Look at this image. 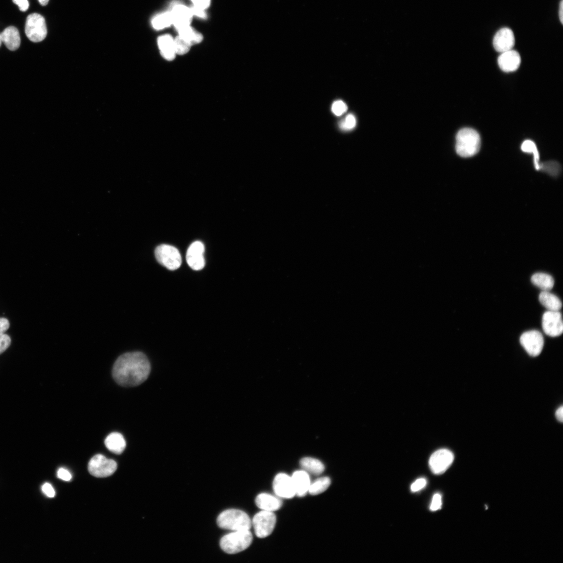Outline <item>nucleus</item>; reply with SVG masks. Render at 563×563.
I'll return each mask as SVG.
<instances>
[{
  "label": "nucleus",
  "mask_w": 563,
  "mask_h": 563,
  "mask_svg": "<svg viewBox=\"0 0 563 563\" xmlns=\"http://www.w3.org/2000/svg\"><path fill=\"white\" fill-rule=\"evenodd\" d=\"M150 363L142 352H133L119 356L115 362L112 371L115 381L123 386H135L142 384L148 378Z\"/></svg>",
  "instance_id": "nucleus-1"
},
{
  "label": "nucleus",
  "mask_w": 563,
  "mask_h": 563,
  "mask_svg": "<svg viewBox=\"0 0 563 563\" xmlns=\"http://www.w3.org/2000/svg\"><path fill=\"white\" fill-rule=\"evenodd\" d=\"M456 151L463 157H469L479 151L481 138L479 133L471 128L461 130L456 135Z\"/></svg>",
  "instance_id": "nucleus-2"
},
{
  "label": "nucleus",
  "mask_w": 563,
  "mask_h": 563,
  "mask_svg": "<svg viewBox=\"0 0 563 563\" xmlns=\"http://www.w3.org/2000/svg\"><path fill=\"white\" fill-rule=\"evenodd\" d=\"M217 524L221 529L233 532L250 531L252 526L249 516L241 510L235 509L222 512L218 517Z\"/></svg>",
  "instance_id": "nucleus-3"
},
{
  "label": "nucleus",
  "mask_w": 563,
  "mask_h": 563,
  "mask_svg": "<svg viewBox=\"0 0 563 563\" xmlns=\"http://www.w3.org/2000/svg\"><path fill=\"white\" fill-rule=\"evenodd\" d=\"M253 541L250 531H235L223 537L220 547L227 554H236L247 549Z\"/></svg>",
  "instance_id": "nucleus-4"
},
{
  "label": "nucleus",
  "mask_w": 563,
  "mask_h": 563,
  "mask_svg": "<svg viewBox=\"0 0 563 563\" xmlns=\"http://www.w3.org/2000/svg\"><path fill=\"white\" fill-rule=\"evenodd\" d=\"M155 256L157 261L170 270H177L181 265V255L179 250L172 246L163 244L157 246Z\"/></svg>",
  "instance_id": "nucleus-5"
},
{
  "label": "nucleus",
  "mask_w": 563,
  "mask_h": 563,
  "mask_svg": "<svg viewBox=\"0 0 563 563\" xmlns=\"http://www.w3.org/2000/svg\"><path fill=\"white\" fill-rule=\"evenodd\" d=\"M25 33L27 38L32 42L39 43L43 41L47 35V28L44 17L38 13H32L28 15L26 22Z\"/></svg>",
  "instance_id": "nucleus-6"
},
{
  "label": "nucleus",
  "mask_w": 563,
  "mask_h": 563,
  "mask_svg": "<svg viewBox=\"0 0 563 563\" xmlns=\"http://www.w3.org/2000/svg\"><path fill=\"white\" fill-rule=\"evenodd\" d=\"M117 467V463L114 460L108 459L101 454H98L90 461L89 470L95 477L105 478L111 476L116 470Z\"/></svg>",
  "instance_id": "nucleus-7"
},
{
  "label": "nucleus",
  "mask_w": 563,
  "mask_h": 563,
  "mask_svg": "<svg viewBox=\"0 0 563 563\" xmlns=\"http://www.w3.org/2000/svg\"><path fill=\"white\" fill-rule=\"evenodd\" d=\"M252 522L256 536L259 538H265L272 533L276 518L272 512L262 511L255 515Z\"/></svg>",
  "instance_id": "nucleus-8"
},
{
  "label": "nucleus",
  "mask_w": 563,
  "mask_h": 563,
  "mask_svg": "<svg viewBox=\"0 0 563 563\" xmlns=\"http://www.w3.org/2000/svg\"><path fill=\"white\" fill-rule=\"evenodd\" d=\"M521 345L530 356H539L543 349L544 339L538 331L532 330L525 332L520 339Z\"/></svg>",
  "instance_id": "nucleus-9"
},
{
  "label": "nucleus",
  "mask_w": 563,
  "mask_h": 563,
  "mask_svg": "<svg viewBox=\"0 0 563 563\" xmlns=\"http://www.w3.org/2000/svg\"><path fill=\"white\" fill-rule=\"evenodd\" d=\"M454 460V456L451 451L448 449L437 450L430 457V468L435 474H443L451 466Z\"/></svg>",
  "instance_id": "nucleus-10"
},
{
  "label": "nucleus",
  "mask_w": 563,
  "mask_h": 563,
  "mask_svg": "<svg viewBox=\"0 0 563 563\" xmlns=\"http://www.w3.org/2000/svg\"><path fill=\"white\" fill-rule=\"evenodd\" d=\"M542 328L547 335L557 337L563 332V323L561 314L559 311H548L542 317Z\"/></svg>",
  "instance_id": "nucleus-11"
},
{
  "label": "nucleus",
  "mask_w": 563,
  "mask_h": 563,
  "mask_svg": "<svg viewBox=\"0 0 563 563\" xmlns=\"http://www.w3.org/2000/svg\"><path fill=\"white\" fill-rule=\"evenodd\" d=\"M204 253L205 246L200 241L193 242L189 246L186 254V261L193 270H201L205 267Z\"/></svg>",
  "instance_id": "nucleus-12"
},
{
  "label": "nucleus",
  "mask_w": 563,
  "mask_h": 563,
  "mask_svg": "<svg viewBox=\"0 0 563 563\" xmlns=\"http://www.w3.org/2000/svg\"><path fill=\"white\" fill-rule=\"evenodd\" d=\"M275 494L280 498L291 499L296 495L295 490L291 477L280 473L276 475L273 482Z\"/></svg>",
  "instance_id": "nucleus-13"
},
{
  "label": "nucleus",
  "mask_w": 563,
  "mask_h": 563,
  "mask_svg": "<svg viewBox=\"0 0 563 563\" xmlns=\"http://www.w3.org/2000/svg\"><path fill=\"white\" fill-rule=\"evenodd\" d=\"M515 43L513 31L508 28H503L496 34L493 45L495 50L503 53L512 50Z\"/></svg>",
  "instance_id": "nucleus-14"
},
{
  "label": "nucleus",
  "mask_w": 563,
  "mask_h": 563,
  "mask_svg": "<svg viewBox=\"0 0 563 563\" xmlns=\"http://www.w3.org/2000/svg\"><path fill=\"white\" fill-rule=\"evenodd\" d=\"M170 12L172 25L177 30L190 25L193 16L189 8L178 4L173 7Z\"/></svg>",
  "instance_id": "nucleus-15"
},
{
  "label": "nucleus",
  "mask_w": 563,
  "mask_h": 563,
  "mask_svg": "<svg viewBox=\"0 0 563 563\" xmlns=\"http://www.w3.org/2000/svg\"><path fill=\"white\" fill-rule=\"evenodd\" d=\"M520 63L521 57L519 53L513 49L501 53L498 58L499 66L505 72L515 71L519 67Z\"/></svg>",
  "instance_id": "nucleus-16"
},
{
  "label": "nucleus",
  "mask_w": 563,
  "mask_h": 563,
  "mask_svg": "<svg viewBox=\"0 0 563 563\" xmlns=\"http://www.w3.org/2000/svg\"><path fill=\"white\" fill-rule=\"evenodd\" d=\"M291 477L296 495L300 497L306 496L311 484L309 473L304 470L296 471Z\"/></svg>",
  "instance_id": "nucleus-17"
},
{
  "label": "nucleus",
  "mask_w": 563,
  "mask_h": 563,
  "mask_svg": "<svg viewBox=\"0 0 563 563\" xmlns=\"http://www.w3.org/2000/svg\"><path fill=\"white\" fill-rule=\"evenodd\" d=\"M157 45L165 59L172 61L175 59L177 54L174 49V38L171 35L166 34L158 38Z\"/></svg>",
  "instance_id": "nucleus-18"
},
{
  "label": "nucleus",
  "mask_w": 563,
  "mask_h": 563,
  "mask_svg": "<svg viewBox=\"0 0 563 563\" xmlns=\"http://www.w3.org/2000/svg\"><path fill=\"white\" fill-rule=\"evenodd\" d=\"M257 506L262 511L274 512L283 506V502L279 499L267 494L259 495L256 499Z\"/></svg>",
  "instance_id": "nucleus-19"
},
{
  "label": "nucleus",
  "mask_w": 563,
  "mask_h": 563,
  "mask_svg": "<svg viewBox=\"0 0 563 563\" xmlns=\"http://www.w3.org/2000/svg\"><path fill=\"white\" fill-rule=\"evenodd\" d=\"M2 42L11 51L18 49L21 45L20 32L16 27L10 26L1 33Z\"/></svg>",
  "instance_id": "nucleus-20"
},
{
  "label": "nucleus",
  "mask_w": 563,
  "mask_h": 563,
  "mask_svg": "<svg viewBox=\"0 0 563 563\" xmlns=\"http://www.w3.org/2000/svg\"><path fill=\"white\" fill-rule=\"evenodd\" d=\"M104 443L107 449L115 454H122L127 446L124 436L118 432L110 433L105 438Z\"/></svg>",
  "instance_id": "nucleus-21"
},
{
  "label": "nucleus",
  "mask_w": 563,
  "mask_h": 563,
  "mask_svg": "<svg viewBox=\"0 0 563 563\" xmlns=\"http://www.w3.org/2000/svg\"><path fill=\"white\" fill-rule=\"evenodd\" d=\"M541 304L549 311H559L561 308L562 303L559 298L549 291H543L539 295Z\"/></svg>",
  "instance_id": "nucleus-22"
},
{
  "label": "nucleus",
  "mask_w": 563,
  "mask_h": 563,
  "mask_svg": "<svg viewBox=\"0 0 563 563\" xmlns=\"http://www.w3.org/2000/svg\"><path fill=\"white\" fill-rule=\"evenodd\" d=\"M179 36L191 46L201 43L204 39L203 34L190 25L178 30Z\"/></svg>",
  "instance_id": "nucleus-23"
},
{
  "label": "nucleus",
  "mask_w": 563,
  "mask_h": 563,
  "mask_svg": "<svg viewBox=\"0 0 563 563\" xmlns=\"http://www.w3.org/2000/svg\"><path fill=\"white\" fill-rule=\"evenodd\" d=\"M300 464L304 470L316 476L321 474L325 469L321 461L311 457H305L301 460Z\"/></svg>",
  "instance_id": "nucleus-24"
},
{
  "label": "nucleus",
  "mask_w": 563,
  "mask_h": 563,
  "mask_svg": "<svg viewBox=\"0 0 563 563\" xmlns=\"http://www.w3.org/2000/svg\"><path fill=\"white\" fill-rule=\"evenodd\" d=\"M531 280L533 285L543 291L551 290L554 285V280L552 276L546 273H536L532 276Z\"/></svg>",
  "instance_id": "nucleus-25"
},
{
  "label": "nucleus",
  "mask_w": 563,
  "mask_h": 563,
  "mask_svg": "<svg viewBox=\"0 0 563 563\" xmlns=\"http://www.w3.org/2000/svg\"><path fill=\"white\" fill-rule=\"evenodd\" d=\"M151 24L156 30H162L172 25V20L170 12L158 14L153 17Z\"/></svg>",
  "instance_id": "nucleus-26"
},
{
  "label": "nucleus",
  "mask_w": 563,
  "mask_h": 563,
  "mask_svg": "<svg viewBox=\"0 0 563 563\" xmlns=\"http://www.w3.org/2000/svg\"><path fill=\"white\" fill-rule=\"evenodd\" d=\"M331 485V480L329 477H324L315 480L311 483L308 492L311 495H319L326 491Z\"/></svg>",
  "instance_id": "nucleus-27"
},
{
  "label": "nucleus",
  "mask_w": 563,
  "mask_h": 563,
  "mask_svg": "<svg viewBox=\"0 0 563 563\" xmlns=\"http://www.w3.org/2000/svg\"><path fill=\"white\" fill-rule=\"evenodd\" d=\"M522 151L527 153H532L534 155V163L535 168L539 170V153L535 143L531 140H527L521 145Z\"/></svg>",
  "instance_id": "nucleus-28"
},
{
  "label": "nucleus",
  "mask_w": 563,
  "mask_h": 563,
  "mask_svg": "<svg viewBox=\"0 0 563 563\" xmlns=\"http://www.w3.org/2000/svg\"><path fill=\"white\" fill-rule=\"evenodd\" d=\"M539 170L546 172L553 177H557L561 172L559 164L555 162H549L539 164Z\"/></svg>",
  "instance_id": "nucleus-29"
},
{
  "label": "nucleus",
  "mask_w": 563,
  "mask_h": 563,
  "mask_svg": "<svg viewBox=\"0 0 563 563\" xmlns=\"http://www.w3.org/2000/svg\"><path fill=\"white\" fill-rule=\"evenodd\" d=\"M192 46L178 36L174 38V49L176 54L178 55H185L190 51Z\"/></svg>",
  "instance_id": "nucleus-30"
},
{
  "label": "nucleus",
  "mask_w": 563,
  "mask_h": 563,
  "mask_svg": "<svg viewBox=\"0 0 563 563\" xmlns=\"http://www.w3.org/2000/svg\"><path fill=\"white\" fill-rule=\"evenodd\" d=\"M356 125V119L355 116L350 114L346 116L345 118L342 120L340 124V128L345 131L353 130Z\"/></svg>",
  "instance_id": "nucleus-31"
},
{
  "label": "nucleus",
  "mask_w": 563,
  "mask_h": 563,
  "mask_svg": "<svg viewBox=\"0 0 563 563\" xmlns=\"http://www.w3.org/2000/svg\"><path fill=\"white\" fill-rule=\"evenodd\" d=\"M347 110L346 104L341 100L334 102L332 106L333 113L337 116H341L344 114Z\"/></svg>",
  "instance_id": "nucleus-32"
},
{
  "label": "nucleus",
  "mask_w": 563,
  "mask_h": 563,
  "mask_svg": "<svg viewBox=\"0 0 563 563\" xmlns=\"http://www.w3.org/2000/svg\"><path fill=\"white\" fill-rule=\"evenodd\" d=\"M11 339L7 334L0 335V354H3L9 347Z\"/></svg>",
  "instance_id": "nucleus-33"
},
{
  "label": "nucleus",
  "mask_w": 563,
  "mask_h": 563,
  "mask_svg": "<svg viewBox=\"0 0 563 563\" xmlns=\"http://www.w3.org/2000/svg\"><path fill=\"white\" fill-rule=\"evenodd\" d=\"M442 505V496L440 494H436L434 495L433 497L430 506V510L433 512L436 511L437 510L441 508Z\"/></svg>",
  "instance_id": "nucleus-34"
},
{
  "label": "nucleus",
  "mask_w": 563,
  "mask_h": 563,
  "mask_svg": "<svg viewBox=\"0 0 563 563\" xmlns=\"http://www.w3.org/2000/svg\"><path fill=\"white\" fill-rule=\"evenodd\" d=\"M189 9L193 16H196L199 17V18L204 20H206L208 16L206 10L193 5L189 7Z\"/></svg>",
  "instance_id": "nucleus-35"
},
{
  "label": "nucleus",
  "mask_w": 563,
  "mask_h": 563,
  "mask_svg": "<svg viewBox=\"0 0 563 563\" xmlns=\"http://www.w3.org/2000/svg\"><path fill=\"white\" fill-rule=\"evenodd\" d=\"M427 481L425 478H420L416 480L411 486L412 492H416L423 489L427 485Z\"/></svg>",
  "instance_id": "nucleus-36"
},
{
  "label": "nucleus",
  "mask_w": 563,
  "mask_h": 563,
  "mask_svg": "<svg viewBox=\"0 0 563 563\" xmlns=\"http://www.w3.org/2000/svg\"><path fill=\"white\" fill-rule=\"evenodd\" d=\"M42 491L44 494L49 498H54L56 496L55 490L52 485L49 483H46L43 486Z\"/></svg>",
  "instance_id": "nucleus-37"
},
{
  "label": "nucleus",
  "mask_w": 563,
  "mask_h": 563,
  "mask_svg": "<svg viewBox=\"0 0 563 563\" xmlns=\"http://www.w3.org/2000/svg\"><path fill=\"white\" fill-rule=\"evenodd\" d=\"M58 477L64 481H69L72 479V474L66 469L60 468L58 471Z\"/></svg>",
  "instance_id": "nucleus-38"
},
{
  "label": "nucleus",
  "mask_w": 563,
  "mask_h": 563,
  "mask_svg": "<svg viewBox=\"0 0 563 563\" xmlns=\"http://www.w3.org/2000/svg\"><path fill=\"white\" fill-rule=\"evenodd\" d=\"M192 5L206 10L211 5V0H190Z\"/></svg>",
  "instance_id": "nucleus-39"
},
{
  "label": "nucleus",
  "mask_w": 563,
  "mask_h": 563,
  "mask_svg": "<svg viewBox=\"0 0 563 563\" xmlns=\"http://www.w3.org/2000/svg\"><path fill=\"white\" fill-rule=\"evenodd\" d=\"M10 328L9 320L5 318H0V335L5 334Z\"/></svg>",
  "instance_id": "nucleus-40"
},
{
  "label": "nucleus",
  "mask_w": 563,
  "mask_h": 563,
  "mask_svg": "<svg viewBox=\"0 0 563 563\" xmlns=\"http://www.w3.org/2000/svg\"><path fill=\"white\" fill-rule=\"evenodd\" d=\"M13 2L19 6L20 10L22 12H25L28 9L29 4L28 0H13Z\"/></svg>",
  "instance_id": "nucleus-41"
},
{
  "label": "nucleus",
  "mask_w": 563,
  "mask_h": 563,
  "mask_svg": "<svg viewBox=\"0 0 563 563\" xmlns=\"http://www.w3.org/2000/svg\"><path fill=\"white\" fill-rule=\"evenodd\" d=\"M555 416L557 420L560 422L563 421V408L562 406L559 407L556 411Z\"/></svg>",
  "instance_id": "nucleus-42"
},
{
  "label": "nucleus",
  "mask_w": 563,
  "mask_h": 563,
  "mask_svg": "<svg viewBox=\"0 0 563 563\" xmlns=\"http://www.w3.org/2000/svg\"><path fill=\"white\" fill-rule=\"evenodd\" d=\"M559 18L560 23L563 24V1L561 0L559 7Z\"/></svg>",
  "instance_id": "nucleus-43"
},
{
  "label": "nucleus",
  "mask_w": 563,
  "mask_h": 563,
  "mask_svg": "<svg viewBox=\"0 0 563 563\" xmlns=\"http://www.w3.org/2000/svg\"><path fill=\"white\" fill-rule=\"evenodd\" d=\"M39 4L43 6H46L49 3V0H38Z\"/></svg>",
  "instance_id": "nucleus-44"
},
{
  "label": "nucleus",
  "mask_w": 563,
  "mask_h": 563,
  "mask_svg": "<svg viewBox=\"0 0 563 563\" xmlns=\"http://www.w3.org/2000/svg\"><path fill=\"white\" fill-rule=\"evenodd\" d=\"M2 43L3 42H2V40L1 34H0V47H1Z\"/></svg>",
  "instance_id": "nucleus-45"
}]
</instances>
